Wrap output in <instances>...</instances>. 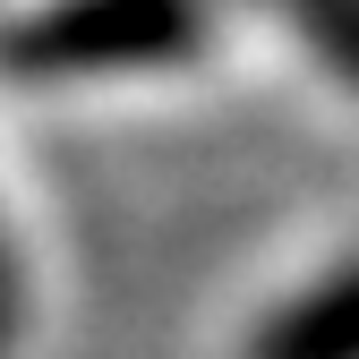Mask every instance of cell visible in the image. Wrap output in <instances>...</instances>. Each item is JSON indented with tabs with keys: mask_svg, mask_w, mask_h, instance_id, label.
<instances>
[{
	"mask_svg": "<svg viewBox=\"0 0 359 359\" xmlns=\"http://www.w3.org/2000/svg\"><path fill=\"white\" fill-rule=\"evenodd\" d=\"M205 52V0H43L0 26V69L34 86L180 69Z\"/></svg>",
	"mask_w": 359,
	"mask_h": 359,
	"instance_id": "1",
	"label": "cell"
},
{
	"mask_svg": "<svg viewBox=\"0 0 359 359\" xmlns=\"http://www.w3.org/2000/svg\"><path fill=\"white\" fill-rule=\"evenodd\" d=\"M18 334V265H9V240H0V351Z\"/></svg>",
	"mask_w": 359,
	"mask_h": 359,
	"instance_id": "4",
	"label": "cell"
},
{
	"mask_svg": "<svg viewBox=\"0 0 359 359\" xmlns=\"http://www.w3.org/2000/svg\"><path fill=\"white\" fill-rule=\"evenodd\" d=\"M248 359H351V265H334L308 291H291L248 334Z\"/></svg>",
	"mask_w": 359,
	"mask_h": 359,
	"instance_id": "2",
	"label": "cell"
},
{
	"mask_svg": "<svg viewBox=\"0 0 359 359\" xmlns=\"http://www.w3.org/2000/svg\"><path fill=\"white\" fill-rule=\"evenodd\" d=\"M265 9L291 18L308 43H317L334 77H351V69H359V9H351V0H265Z\"/></svg>",
	"mask_w": 359,
	"mask_h": 359,
	"instance_id": "3",
	"label": "cell"
}]
</instances>
